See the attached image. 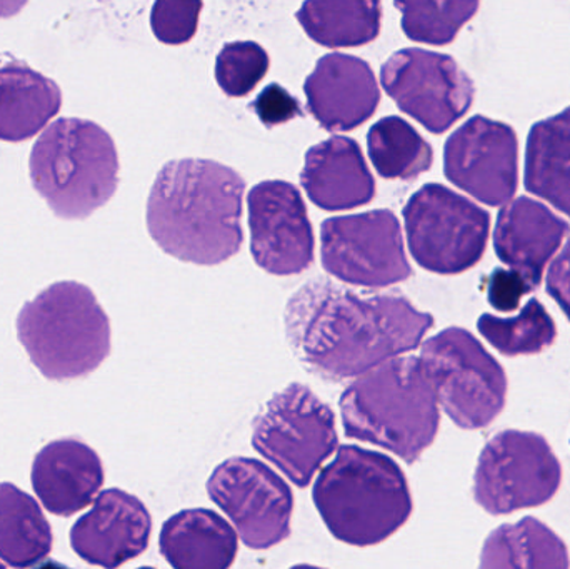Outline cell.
<instances>
[{
	"instance_id": "cell-3",
	"label": "cell",
	"mask_w": 570,
	"mask_h": 569,
	"mask_svg": "<svg viewBox=\"0 0 570 569\" xmlns=\"http://www.w3.org/2000/svg\"><path fill=\"white\" fill-rule=\"evenodd\" d=\"M312 500L335 540L351 547L384 543L414 511L402 468L387 454L344 444L322 468Z\"/></svg>"
},
{
	"instance_id": "cell-1",
	"label": "cell",
	"mask_w": 570,
	"mask_h": 569,
	"mask_svg": "<svg viewBox=\"0 0 570 569\" xmlns=\"http://www.w3.org/2000/svg\"><path fill=\"white\" fill-rule=\"evenodd\" d=\"M285 334L298 363L345 383L421 346L434 317L401 294L361 296L331 281L302 286L285 306Z\"/></svg>"
},
{
	"instance_id": "cell-22",
	"label": "cell",
	"mask_w": 570,
	"mask_h": 569,
	"mask_svg": "<svg viewBox=\"0 0 570 569\" xmlns=\"http://www.w3.org/2000/svg\"><path fill=\"white\" fill-rule=\"evenodd\" d=\"M62 92L20 60H0V140L32 139L59 114Z\"/></svg>"
},
{
	"instance_id": "cell-8",
	"label": "cell",
	"mask_w": 570,
	"mask_h": 569,
	"mask_svg": "<svg viewBox=\"0 0 570 569\" xmlns=\"http://www.w3.org/2000/svg\"><path fill=\"white\" fill-rule=\"evenodd\" d=\"M253 447L297 488H307L338 450L335 414L304 384L277 393L254 418Z\"/></svg>"
},
{
	"instance_id": "cell-31",
	"label": "cell",
	"mask_w": 570,
	"mask_h": 569,
	"mask_svg": "<svg viewBox=\"0 0 570 569\" xmlns=\"http://www.w3.org/2000/svg\"><path fill=\"white\" fill-rule=\"evenodd\" d=\"M203 7V2L159 0L150 12L154 36L169 46L189 42L196 36Z\"/></svg>"
},
{
	"instance_id": "cell-24",
	"label": "cell",
	"mask_w": 570,
	"mask_h": 569,
	"mask_svg": "<svg viewBox=\"0 0 570 569\" xmlns=\"http://www.w3.org/2000/svg\"><path fill=\"white\" fill-rule=\"evenodd\" d=\"M524 183L529 193L570 217V107L532 127Z\"/></svg>"
},
{
	"instance_id": "cell-34",
	"label": "cell",
	"mask_w": 570,
	"mask_h": 569,
	"mask_svg": "<svg viewBox=\"0 0 570 569\" xmlns=\"http://www.w3.org/2000/svg\"><path fill=\"white\" fill-rule=\"evenodd\" d=\"M549 296L564 311L570 321V237L562 253L556 257L546 277Z\"/></svg>"
},
{
	"instance_id": "cell-9",
	"label": "cell",
	"mask_w": 570,
	"mask_h": 569,
	"mask_svg": "<svg viewBox=\"0 0 570 569\" xmlns=\"http://www.w3.org/2000/svg\"><path fill=\"white\" fill-rule=\"evenodd\" d=\"M409 249L419 266L461 274L484 256L491 217L442 184H425L404 207Z\"/></svg>"
},
{
	"instance_id": "cell-25",
	"label": "cell",
	"mask_w": 570,
	"mask_h": 569,
	"mask_svg": "<svg viewBox=\"0 0 570 569\" xmlns=\"http://www.w3.org/2000/svg\"><path fill=\"white\" fill-rule=\"evenodd\" d=\"M52 547V528L39 503L16 484L0 483V560L13 569L32 568Z\"/></svg>"
},
{
	"instance_id": "cell-27",
	"label": "cell",
	"mask_w": 570,
	"mask_h": 569,
	"mask_svg": "<svg viewBox=\"0 0 570 569\" xmlns=\"http://www.w3.org/2000/svg\"><path fill=\"white\" fill-rule=\"evenodd\" d=\"M367 150L379 176L414 180L431 169L434 153L428 140L402 117L391 116L368 130Z\"/></svg>"
},
{
	"instance_id": "cell-38",
	"label": "cell",
	"mask_w": 570,
	"mask_h": 569,
	"mask_svg": "<svg viewBox=\"0 0 570 569\" xmlns=\"http://www.w3.org/2000/svg\"><path fill=\"white\" fill-rule=\"evenodd\" d=\"M0 569H7V568H6V567H3V565H2V563H0Z\"/></svg>"
},
{
	"instance_id": "cell-14",
	"label": "cell",
	"mask_w": 570,
	"mask_h": 569,
	"mask_svg": "<svg viewBox=\"0 0 570 569\" xmlns=\"http://www.w3.org/2000/svg\"><path fill=\"white\" fill-rule=\"evenodd\" d=\"M518 153L511 126L475 116L445 143V176L488 206H508L518 190Z\"/></svg>"
},
{
	"instance_id": "cell-21",
	"label": "cell",
	"mask_w": 570,
	"mask_h": 569,
	"mask_svg": "<svg viewBox=\"0 0 570 569\" xmlns=\"http://www.w3.org/2000/svg\"><path fill=\"white\" fill-rule=\"evenodd\" d=\"M159 548L174 569H230L239 553L236 530L213 510H184L163 524Z\"/></svg>"
},
{
	"instance_id": "cell-18",
	"label": "cell",
	"mask_w": 570,
	"mask_h": 569,
	"mask_svg": "<svg viewBox=\"0 0 570 569\" xmlns=\"http://www.w3.org/2000/svg\"><path fill=\"white\" fill-rule=\"evenodd\" d=\"M30 480L49 513L69 518L97 500L106 473L89 444L67 438L52 441L36 454Z\"/></svg>"
},
{
	"instance_id": "cell-33",
	"label": "cell",
	"mask_w": 570,
	"mask_h": 569,
	"mask_svg": "<svg viewBox=\"0 0 570 569\" xmlns=\"http://www.w3.org/2000/svg\"><path fill=\"white\" fill-rule=\"evenodd\" d=\"M485 290H488V300L492 307L511 313V311L518 310L522 297L535 291V287L518 271L495 269L488 277Z\"/></svg>"
},
{
	"instance_id": "cell-36",
	"label": "cell",
	"mask_w": 570,
	"mask_h": 569,
	"mask_svg": "<svg viewBox=\"0 0 570 569\" xmlns=\"http://www.w3.org/2000/svg\"><path fill=\"white\" fill-rule=\"evenodd\" d=\"M288 569H325V568L312 567V565H295V567H292Z\"/></svg>"
},
{
	"instance_id": "cell-11",
	"label": "cell",
	"mask_w": 570,
	"mask_h": 569,
	"mask_svg": "<svg viewBox=\"0 0 570 569\" xmlns=\"http://www.w3.org/2000/svg\"><path fill=\"white\" fill-rule=\"evenodd\" d=\"M321 254L324 269L352 286L381 290L412 276L401 223L387 209L325 220Z\"/></svg>"
},
{
	"instance_id": "cell-6",
	"label": "cell",
	"mask_w": 570,
	"mask_h": 569,
	"mask_svg": "<svg viewBox=\"0 0 570 569\" xmlns=\"http://www.w3.org/2000/svg\"><path fill=\"white\" fill-rule=\"evenodd\" d=\"M30 179L62 219H86L109 203L119 184V156L92 120L59 119L33 144Z\"/></svg>"
},
{
	"instance_id": "cell-12",
	"label": "cell",
	"mask_w": 570,
	"mask_h": 569,
	"mask_svg": "<svg viewBox=\"0 0 570 569\" xmlns=\"http://www.w3.org/2000/svg\"><path fill=\"white\" fill-rule=\"evenodd\" d=\"M207 493L250 550H271L291 537L294 494L263 461L229 458L210 474Z\"/></svg>"
},
{
	"instance_id": "cell-35",
	"label": "cell",
	"mask_w": 570,
	"mask_h": 569,
	"mask_svg": "<svg viewBox=\"0 0 570 569\" xmlns=\"http://www.w3.org/2000/svg\"><path fill=\"white\" fill-rule=\"evenodd\" d=\"M33 569H72L69 567H66V565L59 563V561H46V563L39 565V567Z\"/></svg>"
},
{
	"instance_id": "cell-28",
	"label": "cell",
	"mask_w": 570,
	"mask_h": 569,
	"mask_svg": "<svg viewBox=\"0 0 570 569\" xmlns=\"http://www.w3.org/2000/svg\"><path fill=\"white\" fill-rule=\"evenodd\" d=\"M479 333L504 356H532L554 344L558 337L554 320L541 301L531 300L515 317L482 314Z\"/></svg>"
},
{
	"instance_id": "cell-23",
	"label": "cell",
	"mask_w": 570,
	"mask_h": 569,
	"mask_svg": "<svg viewBox=\"0 0 570 569\" xmlns=\"http://www.w3.org/2000/svg\"><path fill=\"white\" fill-rule=\"evenodd\" d=\"M479 569H570L569 548L538 518H522L485 538Z\"/></svg>"
},
{
	"instance_id": "cell-4",
	"label": "cell",
	"mask_w": 570,
	"mask_h": 569,
	"mask_svg": "<svg viewBox=\"0 0 570 569\" xmlns=\"http://www.w3.org/2000/svg\"><path fill=\"white\" fill-rule=\"evenodd\" d=\"M345 436L414 464L441 426L434 387L414 356L394 357L348 384L341 398Z\"/></svg>"
},
{
	"instance_id": "cell-17",
	"label": "cell",
	"mask_w": 570,
	"mask_h": 569,
	"mask_svg": "<svg viewBox=\"0 0 570 569\" xmlns=\"http://www.w3.org/2000/svg\"><path fill=\"white\" fill-rule=\"evenodd\" d=\"M312 116L328 133H347L371 119L381 102L375 73L358 57L328 53L305 79Z\"/></svg>"
},
{
	"instance_id": "cell-16",
	"label": "cell",
	"mask_w": 570,
	"mask_h": 569,
	"mask_svg": "<svg viewBox=\"0 0 570 569\" xmlns=\"http://www.w3.org/2000/svg\"><path fill=\"white\" fill-rule=\"evenodd\" d=\"M153 518L142 501L119 488L104 491L70 530V547L86 563L117 569L149 548Z\"/></svg>"
},
{
	"instance_id": "cell-7",
	"label": "cell",
	"mask_w": 570,
	"mask_h": 569,
	"mask_svg": "<svg viewBox=\"0 0 570 569\" xmlns=\"http://www.w3.org/2000/svg\"><path fill=\"white\" fill-rule=\"evenodd\" d=\"M419 360L438 403L461 430H485L504 411L508 376L469 331H441L422 344Z\"/></svg>"
},
{
	"instance_id": "cell-2",
	"label": "cell",
	"mask_w": 570,
	"mask_h": 569,
	"mask_svg": "<svg viewBox=\"0 0 570 569\" xmlns=\"http://www.w3.org/2000/svg\"><path fill=\"white\" fill-rule=\"evenodd\" d=\"M246 183L206 159L170 160L154 180L147 229L157 246L184 263L216 266L243 246Z\"/></svg>"
},
{
	"instance_id": "cell-5",
	"label": "cell",
	"mask_w": 570,
	"mask_h": 569,
	"mask_svg": "<svg viewBox=\"0 0 570 569\" xmlns=\"http://www.w3.org/2000/svg\"><path fill=\"white\" fill-rule=\"evenodd\" d=\"M17 337L33 366L52 381L94 373L110 354V323L96 294L73 281L52 284L23 304Z\"/></svg>"
},
{
	"instance_id": "cell-20",
	"label": "cell",
	"mask_w": 570,
	"mask_h": 569,
	"mask_svg": "<svg viewBox=\"0 0 570 569\" xmlns=\"http://www.w3.org/2000/svg\"><path fill=\"white\" fill-rule=\"evenodd\" d=\"M308 199L324 210H351L375 196V180L361 146L348 137L334 136L305 154L301 174Z\"/></svg>"
},
{
	"instance_id": "cell-26",
	"label": "cell",
	"mask_w": 570,
	"mask_h": 569,
	"mask_svg": "<svg viewBox=\"0 0 570 569\" xmlns=\"http://www.w3.org/2000/svg\"><path fill=\"white\" fill-rule=\"evenodd\" d=\"M297 20L321 46L341 49L372 42L381 33L382 3L374 0H308Z\"/></svg>"
},
{
	"instance_id": "cell-30",
	"label": "cell",
	"mask_w": 570,
	"mask_h": 569,
	"mask_svg": "<svg viewBox=\"0 0 570 569\" xmlns=\"http://www.w3.org/2000/svg\"><path fill=\"white\" fill-rule=\"evenodd\" d=\"M271 59L259 43L237 40L226 43L216 59V79L229 97H244L269 72Z\"/></svg>"
},
{
	"instance_id": "cell-32",
	"label": "cell",
	"mask_w": 570,
	"mask_h": 569,
	"mask_svg": "<svg viewBox=\"0 0 570 569\" xmlns=\"http://www.w3.org/2000/svg\"><path fill=\"white\" fill-rule=\"evenodd\" d=\"M250 107L259 117L261 122L269 129L288 122L295 117L304 116L301 102L279 84L267 86L250 104Z\"/></svg>"
},
{
	"instance_id": "cell-10",
	"label": "cell",
	"mask_w": 570,
	"mask_h": 569,
	"mask_svg": "<svg viewBox=\"0 0 570 569\" xmlns=\"http://www.w3.org/2000/svg\"><path fill=\"white\" fill-rule=\"evenodd\" d=\"M562 464L541 434L508 430L488 441L474 473V500L494 517L548 504L561 490Z\"/></svg>"
},
{
	"instance_id": "cell-15",
	"label": "cell",
	"mask_w": 570,
	"mask_h": 569,
	"mask_svg": "<svg viewBox=\"0 0 570 569\" xmlns=\"http://www.w3.org/2000/svg\"><path fill=\"white\" fill-rule=\"evenodd\" d=\"M250 251L267 273L294 276L314 261V230L297 187L285 180H264L250 189Z\"/></svg>"
},
{
	"instance_id": "cell-37",
	"label": "cell",
	"mask_w": 570,
	"mask_h": 569,
	"mask_svg": "<svg viewBox=\"0 0 570 569\" xmlns=\"http://www.w3.org/2000/svg\"><path fill=\"white\" fill-rule=\"evenodd\" d=\"M139 569H156V568L144 567V568H139Z\"/></svg>"
},
{
	"instance_id": "cell-13",
	"label": "cell",
	"mask_w": 570,
	"mask_h": 569,
	"mask_svg": "<svg viewBox=\"0 0 570 569\" xmlns=\"http://www.w3.org/2000/svg\"><path fill=\"white\" fill-rule=\"evenodd\" d=\"M381 82L402 112L432 134L451 129L474 102V84L452 57L402 49L382 66Z\"/></svg>"
},
{
	"instance_id": "cell-19",
	"label": "cell",
	"mask_w": 570,
	"mask_h": 569,
	"mask_svg": "<svg viewBox=\"0 0 570 569\" xmlns=\"http://www.w3.org/2000/svg\"><path fill=\"white\" fill-rule=\"evenodd\" d=\"M569 234V224L538 200L519 197L501 210L494 247L499 259L538 290L546 266Z\"/></svg>"
},
{
	"instance_id": "cell-29",
	"label": "cell",
	"mask_w": 570,
	"mask_h": 569,
	"mask_svg": "<svg viewBox=\"0 0 570 569\" xmlns=\"http://www.w3.org/2000/svg\"><path fill=\"white\" fill-rule=\"evenodd\" d=\"M402 12V30L415 42L445 46L475 16L479 2H395Z\"/></svg>"
}]
</instances>
